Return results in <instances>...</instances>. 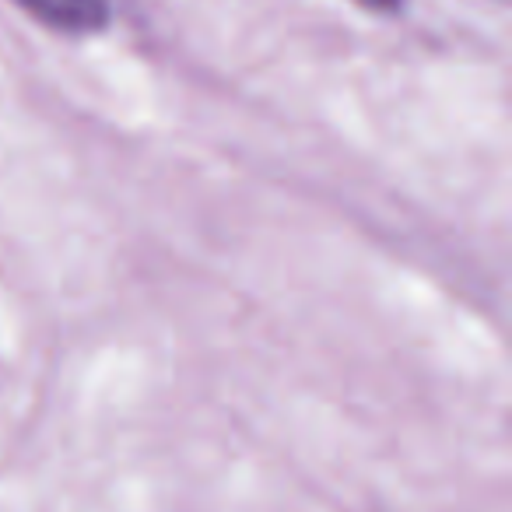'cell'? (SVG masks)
I'll use <instances>...</instances> for the list:
<instances>
[{
    "label": "cell",
    "mask_w": 512,
    "mask_h": 512,
    "mask_svg": "<svg viewBox=\"0 0 512 512\" xmlns=\"http://www.w3.org/2000/svg\"><path fill=\"white\" fill-rule=\"evenodd\" d=\"M362 8L376 11V15H393V11L400 8V0H358Z\"/></svg>",
    "instance_id": "2"
},
{
    "label": "cell",
    "mask_w": 512,
    "mask_h": 512,
    "mask_svg": "<svg viewBox=\"0 0 512 512\" xmlns=\"http://www.w3.org/2000/svg\"><path fill=\"white\" fill-rule=\"evenodd\" d=\"M15 4L60 36H92L113 18L109 0H15Z\"/></svg>",
    "instance_id": "1"
}]
</instances>
